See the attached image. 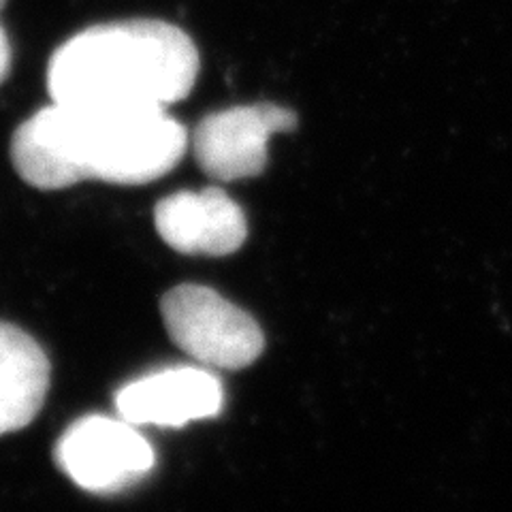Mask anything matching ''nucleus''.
Masks as SVG:
<instances>
[{
	"label": "nucleus",
	"instance_id": "f257e3e1",
	"mask_svg": "<svg viewBox=\"0 0 512 512\" xmlns=\"http://www.w3.org/2000/svg\"><path fill=\"white\" fill-rule=\"evenodd\" d=\"M186 148V128L167 109L52 101L13 133L11 163L41 190L86 180L139 186L167 175Z\"/></svg>",
	"mask_w": 512,
	"mask_h": 512
},
{
	"label": "nucleus",
	"instance_id": "f03ea898",
	"mask_svg": "<svg viewBox=\"0 0 512 512\" xmlns=\"http://www.w3.org/2000/svg\"><path fill=\"white\" fill-rule=\"evenodd\" d=\"M197 45L163 20L99 24L54 52L47 92L56 103L167 109L192 92Z\"/></svg>",
	"mask_w": 512,
	"mask_h": 512
},
{
	"label": "nucleus",
	"instance_id": "7ed1b4c3",
	"mask_svg": "<svg viewBox=\"0 0 512 512\" xmlns=\"http://www.w3.org/2000/svg\"><path fill=\"white\" fill-rule=\"evenodd\" d=\"M160 314L169 338L203 365L244 370L263 355L265 335L259 323L210 286L171 288L160 301Z\"/></svg>",
	"mask_w": 512,
	"mask_h": 512
},
{
	"label": "nucleus",
	"instance_id": "20e7f679",
	"mask_svg": "<svg viewBox=\"0 0 512 512\" xmlns=\"http://www.w3.org/2000/svg\"><path fill=\"white\" fill-rule=\"evenodd\" d=\"M56 466L90 493H118L156 466V453L137 425L122 416L88 414L71 423L54 448Z\"/></svg>",
	"mask_w": 512,
	"mask_h": 512
},
{
	"label": "nucleus",
	"instance_id": "39448f33",
	"mask_svg": "<svg viewBox=\"0 0 512 512\" xmlns=\"http://www.w3.org/2000/svg\"><path fill=\"white\" fill-rule=\"evenodd\" d=\"M297 128V114L274 103L237 105L205 116L192 135L197 165L218 182L256 178L267 167L269 141Z\"/></svg>",
	"mask_w": 512,
	"mask_h": 512
},
{
	"label": "nucleus",
	"instance_id": "423d86ee",
	"mask_svg": "<svg viewBox=\"0 0 512 512\" xmlns=\"http://www.w3.org/2000/svg\"><path fill=\"white\" fill-rule=\"evenodd\" d=\"M222 382L203 367L175 365L124 384L116 393L118 416L133 425L182 427L218 416Z\"/></svg>",
	"mask_w": 512,
	"mask_h": 512
},
{
	"label": "nucleus",
	"instance_id": "0eeeda50",
	"mask_svg": "<svg viewBox=\"0 0 512 512\" xmlns=\"http://www.w3.org/2000/svg\"><path fill=\"white\" fill-rule=\"evenodd\" d=\"M154 224L163 242L182 254L227 256L248 237L244 210L216 186L180 190L158 201Z\"/></svg>",
	"mask_w": 512,
	"mask_h": 512
},
{
	"label": "nucleus",
	"instance_id": "6e6552de",
	"mask_svg": "<svg viewBox=\"0 0 512 512\" xmlns=\"http://www.w3.org/2000/svg\"><path fill=\"white\" fill-rule=\"evenodd\" d=\"M50 359L35 338L0 320V436L28 427L50 391Z\"/></svg>",
	"mask_w": 512,
	"mask_h": 512
},
{
	"label": "nucleus",
	"instance_id": "1a4fd4ad",
	"mask_svg": "<svg viewBox=\"0 0 512 512\" xmlns=\"http://www.w3.org/2000/svg\"><path fill=\"white\" fill-rule=\"evenodd\" d=\"M3 7H5V0H0V11H3ZM9 69H11V45L5 35L3 24H0V84L7 79Z\"/></svg>",
	"mask_w": 512,
	"mask_h": 512
}]
</instances>
